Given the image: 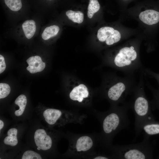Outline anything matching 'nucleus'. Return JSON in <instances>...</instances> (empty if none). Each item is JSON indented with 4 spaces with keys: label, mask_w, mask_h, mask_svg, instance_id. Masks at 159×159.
I'll return each mask as SVG.
<instances>
[{
    "label": "nucleus",
    "mask_w": 159,
    "mask_h": 159,
    "mask_svg": "<svg viewBox=\"0 0 159 159\" xmlns=\"http://www.w3.org/2000/svg\"><path fill=\"white\" fill-rule=\"evenodd\" d=\"M146 85L151 91L153 96V98L150 102L152 108L153 110L156 109L159 110V90L153 88L147 80Z\"/></svg>",
    "instance_id": "17"
},
{
    "label": "nucleus",
    "mask_w": 159,
    "mask_h": 159,
    "mask_svg": "<svg viewBox=\"0 0 159 159\" xmlns=\"http://www.w3.org/2000/svg\"><path fill=\"white\" fill-rule=\"evenodd\" d=\"M6 68L4 58L3 56L0 55V73L3 72Z\"/></svg>",
    "instance_id": "24"
},
{
    "label": "nucleus",
    "mask_w": 159,
    "mask_h": 159,
    "mask_svg": "<svg viewBox=\"0 0 159 159\" xmlns=\"http://www.w3.org/2000/svg\"><path fill=\"white\" fill-rule=\"evenodd\" d=\"M14 103L19 107V109L15 111V115L16 116L21 115L23 113L27 103V98L26 96L21 94L16 99Z\"/></svg>",
    "instance_id": "16"
},
{
    "label": "nucleus",
    "mask_w": 159,
    "mask_h": 159,
    "mask_svg": "<svg viewBox=\"0 0 159 159\" xmlns=\"http://www.w3.org/2000/svg\"><path fill=\"white\" fill-rule=\"evenodd\" d=\"M22 159H41V155L37 153L32 150H27L23 154Z\"/></svg>",
    "instance_id": "23"
},
{
    "label": "nucleus",
    "mask_w": 159,
    "mask_h": 159,
    "mask_svg": "<svg viewBox=\"0 0 159 159\" xmlns=\"http://www.w3.org/2000/svg\"><path fill=\"white\" fill-rule=\"evenodd\" d=\"M108 86L106 92L107 98L117 105L123 104L127 96L131 95L137 83L135 75H126L124 77L115 76Z\"/></svg>",
    "instance_id": "5"
},
{
    "label": "nucleus",
    "mask_w": 159,
    "mask_h": 159,
    "mask_svg": "<svg viewBox=\"0 0 159 159\" xmlns=\"http://www.w3.org/2000/svg\"><path fill=\"white\" fill-rule=\"evenodd\" d=\"M59 30V27L57 25H53L47 27L43 32L42 37L44 40H47L56 36Z\"/></svg>",
    "instance_id": "18"
},
{
    "label": "nucleus",
    "mask_w": 159,
    "mask_h": 159,
    "mask_svg": "<svg viewBox=\"0 0 159 159\" xmlns=\"http://www.w3.org/2000/svg\"><path fill=\"white\" fill-rule=\"evenodd\" d=\"M100 5L97 0H90L87 8V16L89 18H92L94 14L99 11Z\"/></svg>",
    "instance_id": "20"
},
{
    "label": "nucleus",
    "mask_w": 159,
    "mask_h": 159,
    "mask_svg": "<svg viewBox=\"0 0 159 159\" xmlns=\"http://www.w3.org/2000/svg\"><path fill=\"white\" fill-rule=\"evenodd\" d=\"M139 18L142 22L146 24H155L159 21V12L153 10H146L140 12Z\"/></svg>",
    "instance_id": "11"
},
{
    "label": "nucleus",
    "mask_w": 159,
    "mask_h": 159,
    "mask_svg": "<svg viewBox=\"0 0 159 159\" xmlns=\"http://www.w3.org/2000/svg\"><path fill=\"white\" fill-rule=\"evenodd\" d=\"M138 82L134 87L129 100L135 116V130L136 136L142 131V127L146 123L155 121L152 112L150 102L145 95L144 86L143 71L139 73Z\"/></svg>",
    "instance_id": "2"
},
{
    "label": "nucleus",
    "mask_w": 159,
    "mask_h": 159,
    "mask_svg": "<svg viewBox=\"0 0 159 159\" xmlns=\"http://www.w3.org/2000/svg\"><path fill=\"white\" fill-rule=\"evenodd\" d=\"M158 158L159 159V156L158 157Z\"/></svg>",
    "instance_id": "26"
},
{
    "label": "nucleus",
    "mask_w": 159,
    "mask_h": 159,
    "mask_svg": "<svg viewBox=\"0 0 159 159\" xmlns=\"http://www.w3.org/2000/svg\"><path fill=\"white\" fill-rule=\"evenodd\" d=\"M66 14L69 19L74 22L80 24L84 20V14L80 11H74L69 10L66 12Z\"/></svg>",
    "instance_id": "19"
},
{
    "label": "nucleus",
    "mask_w": 159,
    "mask_h": 159,
    "mask_svg": "<svg viewBox=\"0 0 159 159\" xmlns=\"http://www.w3.org/2000/svg\"><path fill=\"white\" fill-rule=\"evenodd\" d=\"M11 89L9 85L6 83L0 84V99L6 97L10 93Z\"/></svg>",
    "instance_id": "22"
},
{
    "label": "nucleus",
    "mask_w": 159,
    "mask_h": 159,
    "mask_svg": "<svg viewBox=\"0 0 159 159\" xmlns=\"http://www.w3.org/2000/svg\"><path fill=\"white\" fill-rule=\"evenodd\" d=\"M97 38L101 42H105L107 45H111L119 42L121 35L117 30L110 26H104L98 30Z\"/></svg>",
    "instance_id": "7"
},
{
    "label": "nucleus",
    "mask_w": 159,
    "mask_h": 159,
    "mask_svg": "<svg viewBox=\"0 0 159 159\" xmlns=\"http://www.w3.org/2000/svg\"><path fill=\"white\" fill-rule=\"evenodd\" d=\"M22 28L26 37L30 39L33 36L36 32L35 22L32 20H26L23 23Z\"/></svg>",
    "instance_id": "14"
},
{
    "label": "nucleus",
    "mask_w": 159,
    "mask_h": 159,
    "mask_svg": "<svg viewBox=\"0 0 159 159\" xmlns=\"http://www.w3.org/2000/svg\"><path fill=\"white\" fill-rule=\"evenodd\" d=\"M29 66L26 69L32 74L42 71L45 67V63L43 62L41 57L38 56H32L26 60Z\"/></svg>",
    "instance_id": "10"
},
{
    "label": "nucleus",
    "mask_w": 159,
    "mask_h": 159,
    "mask_svg": "<svg viewBox=\"0 0 159 159\" xmlns=\"http://www.w3.org/2000/svg\"><path fill=\"white\" fill-rule=\"evenodd\" d=\"M143 130V139H149L152 135L159 134V122L155 121L146 123L142 127Z\"/></svg>",
    "instance_id": "12"
},
{
    "label": "nucleus",
    "mask_w": 159,
    "mask_h": 159,
    "mask_svg": "<svg viewBox=\"0 0 159 159\" xmlns=\"http://www.w3.org/2000/svg\"><path fill=\"white\" fill-rule=\"evenodd\" d=\"M34 140L38 150H47L52 147L51 138L47 134L44 129H40L36 131L34 135Z\"/></svg>",
    "instance_id": "8"
},
{
    "label": "nucleus",
    "mask_w": 159,
    "mask_h": 159,
    "mask_svg": "<svg viewBox=\"0 0 159 159\" xmlns=\"http://www.w3.org/2000/svg\"><path fill=\"white\" fill-rule=\"evenodd\" d=\"M17 130L15 128H11L7 132L8 136L4 139V142L5 144L14 146L18 143L17 138Z\"/></svg>",
    "instance_id": "15"
},
{
    "label": "nucleus",
    "mask_w": 159,
    "mask_h": 159,
    "mask_svg": "<svg viewBox=\"0 0 159 159\" xmlns=\"http://www.w3.org/2000/svg\"><path fill=\"white\" fill-rule=\"evenodd\" d=\"M155 143L149 139H143L139 143L118 145L110 147L112 158L122 159L153 158Z\"/></svg>",
    "instance_id": "4"
},
{
    "label": "nucleus",
    "mask_w": 159,
    "mask_h": 159,
    "mask_svg": "<svg viewBox=\"0 0 159 159\" xmlns=\"http://www.w3.org/2000/svg\"><path fill=\"white\" fill-rule=\"evenodd\" d=\"M62 113L59 110L50 108L45 110L43 115L46 122L49 124H55Z\"/></svg>",
    "instance_id": "13"
},
{
    "label": "nucleus",
    "mask_w": 159,
    "mask_h": 159,
    "mask_svg": "<svg viewBox=\"0 0 159 159\" xmlns=\"http://www.w3.org/2000/svg\"><path fill=\"white\" fill-rule=\"evenodd\" d=\"M4 126V122L0 120V130H1L3 127Z\"/></svg>",
    "instance_id": "25"
},
{
    "label": "nucleus",
    "mask_w": 159,
    "mask_h": 159,
    "mask_svg": "<svg viewBox=\"0 0 159 159\" xmlns=\"http://www.w3.org/2000/svg\"><path fill=\"white\" fill-rule=\"evenodd\" d=\"M94 145V141L92 137L83 135L77 137L72 142L70 146L72 152L80 155L89 152Z\"/></svg>",
    "instance_id": "6"
},
{
    "label": "nucleus",
    "mask_w": 159,
    "mask_h": 159,
    "mask_svg": "<svg viewBox=\"0 0 159 159\" xmlns=\"http://www.w3.org/2000/svg\"><path fill=\"white\" fill-rule=\"evenodd\" d=\"M111 63L126 75H135L145 68L140 59L137 47L131 44L119 47Z\"/></svg>",
    "instance_id": "3"
},
{
    "label": "nucleus",
    "mask_w": 159,
    "mask_h": 159,
    "mask_svg": "<svg viewBox=\"0 0 159 159\" xmlns=\"http://www.w3.org/2000/svg\"><path fill=\"white\" fill-rule=\"evenodd\" d=\"M6 5L12 11H17L21 9L22 4L21 0H4Z\"/></svg>",
    "instance_id": "21"
},
{
    "label": "nucleus",
    "mask_w": 159,
    "mask_h": 159,
    "mask_svg": "<svg viewBox=\"0 0 159 159\" xmlns=\"http://www.w3.org/2000/svg\"><path fill=\"white\" fill-rule=\"evenodd\" d=\"M130 109L129 101L120 106L115 105L108 111L102 114V138L106 147H110L112 140L117 134L129 127L130 122L128 113Z\"/></svg>",
    "instance_id": "1"
},
{
    "label": "nucleus",
    "mask_w": 159,
    "mask_h": 159,
    "mask_svg": "<svg viewBox=\"0 0 159 159\" xmlns=\"http://www.w3.org/2000/svg\"><path fill=\"white\" fill-rule=\"evenodd\" d=\"M89 92L87 87L83 84H81L74 87L70 92V99L73 101L82 102L85 99L88 98Z\"/></svg>",
    "instance_id": "9"
}]
</instances>
